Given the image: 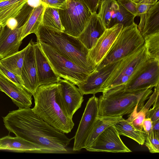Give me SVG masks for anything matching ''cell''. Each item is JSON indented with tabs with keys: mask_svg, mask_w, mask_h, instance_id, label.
<instances>
[{
	"mask_svg": "<svg viewBox=\"0 0 159 159\" xmlns=\"http://www.w3.org/2000/svg\"><path fill=\"white\" fill-rule=\"evenodd\" d=\"M2 118L6 128L16 136L39 145L51 153L71 152L68 147L72 139L44 121L32 108H19Z\"/></svg>",
	"mask_w": 159,
	"mask_h": 159,
	"instance_id": "1",
	"label": "cell"
},
{
	"mask_svg": "<svg viewBox=\"0 0 159 159\" xmlns=\"http://www.w3.org/2000/svg\"><path fill=\"white\" fill-rule=\"evenodd\" d=\"M33 97L34 113L59 131L65 134L71 132L74 123L61 104L58 83L39 86Z\"/></svg>",
	"mask_w": 159,
	"mask_h": 159,
	"instance_id": "2",
	"label": "cell"
},
{
	"mask_svg": "<svg viewBox=\"0 0 159 159\" xmlns=\"http://www.w3.org/2000/svg\"><path fill=\"white\" fill-rule=\"evenodd\" d=\"M37 42L48 44L59 54L91 72L97 66L88 58L89 50L77 37L41 24L35 34Z\"/></svg>",
	"mask_w": 159,
	"mask_h": 159,
	"instance_id": "3",
	"label": "cell"
},
{
	"mask_svg": "<svg viewBox=\"0 0 159 159\" xmlns=\"http://www.w3.org/2000/svg\"><path fill=\"white\" fill-rule=\"evenodd\" d=\"M152 88L125 92L123 88L118 87L103 92L98 98V116H122L129 115L135 109L139 111L152 93Z\"/></svg>",
	"mask_w": 159,
	"mask_h": 159,
	"instance_id": "4",
	"label": "cell"
},
{
	"mask_svg": "<svg viewBox=\"0 0 159 159\" xmlns=\"http://www.w3.org/2000/svg\"><path fill=\"white\" fill-rule=\"evenodd\" d=\"M144 40L134 23L123 27L97 69L117 62L129 56L142 46Z\"/></svg>",
	"mask_w": 159,
	"mask_h": 159,
	"instance_id": "5",
	"label": "cell"
},
{
	"mask_svg": "<svg viewBox=\"0 0 159 159\" xmlns=\"http://www.w3.org/2000/svg\"><path fill=\"white\" fill-rule=\"evenodd\" d=\"M149 58L144 44L134 53L120 60L102 86L101 92L114 88H124Z\"/></svg>",
	"mask_w": 159,
	"mask_h": 159,
	"instance_id": "6",
	"label": "cell"
},
{
	"mask_svg": "<svg viewBox=\"0 0 159 159\" xmlns=\"http://www.w3.org/2000/svg\"><path fill=\"white\" fill-rule=\"evenodd\" d=\"M37 42L53 70L60 78L77 85L92 73L62 56L46 43L41 41Z\"/></svg>",
	"mask_w": 159,
	"mask_h": 159,
	"instance_id": "7",
	"label": "cell"
},
{
	"mask_svg": "<svg viewBox=\"0 0 159 159\" xmlns=\"http://www.w3.org/2000/svg\"><path fill=\"white\" fill-rule=\"evenodd\" d=\"M57 8L64 32L78 37L92 14L89 9L80 0H67Z\"/></svg>",
	"mask_w": 159,
	"mask_h": 159,
	"instance_id": "8",
	"label": "cell"
},
{
	"mask_svg": "<svg viewBox=\"0 0 159 159\" xmlns=\"http://www.w3.org/2000/svg\"><path fill=\"white\" fill-rule=\"evenodd\" d=\"M159 84V60L149 58L124 86L125 92L155 87Z\"/></svg>",
	"mask_w": 159,
	"mask_h": 159,
	"instance_id": "9",
	"label": "cell"
},
{
	"mask_svg": "<svg viewBox=\"0 0 159 159\" xmlns=\"http://www.w3.org/2000/svg\"><path fill=\"white\" fill-rule=\"evenodd\" d=\"M98 98L95 95L88 100L74 138L73 151H80L84 148L85 142L89 136L94 124L98 116Z\"/></svg>",
	"mask_w": 159,
	"mask_h": 159,
	"instance_id": "10",
	"label": "cell"
},
{
	"mask_svg": "<svg viewBox=\"0 0 159 159\" xmlns=\"http://www.w3.org/2000/svg\"><path fill=\"white\" fill-rule=\"evenodd\" d=\"M93 152L113 153L132 152L123 143L113 125L104 130L96 138L91 145L85 149Z\"/></svg>",
	"mask_w": 159,
	"mask_h": 159,
	"instance_id": "11",
	"label": "cell"
},
{
	"mask_svg": "<svg viewBox=\"0 0 159 159\" xmlns=\"http://www.w3.org/2000/svg\"><path fill=\"white\" fill-rule=\"evenodd\" d=\"M34 42L32 39L26 46L20 75L24 88L33 96L39 86L35 58Z\"/></svg>",
	"mask_w": 159,
	"mask_h": 159,
	"instance_id": "12",
	"label": "cell"
},
{
	"mask_svg": "<svg viewBox=\"0 0 159 159\" xmlns=\"http://www.w3.org/2000/svg\"><path fill=\"white\" fill-rule=\"evenodd\" d=\"M123 28L122 25L118 24L107 29L89 51L88 58L97 67L107 53Z\"/></svg>",
	"mask_w": 159,
	"mask_h": 159,
	"instance_id": "13",
	"label": "cell"
},
{
	"mask_svg": "<svg viewBox=\"0 0 159 159\" xmlns=\"http://www.w3.org/2000/svg\"><path fill=\"white\" fill-rule=\"evenodd\" d=\"M59 84V96L63 107L69 116L72 118L84 101L83 95L78 88L68 80L60 78Z\"/></svg>",
	"mask_w": 159,
	"mask_h": 159,
	"instance_id": "14",
	"label": "cell"
},
{
	"mask_svg": "<svg viewBox=\"0 0 159 159\" xmlns=\"http://www.w3.org/2000/svg\"><path fill=\"white\" fill-rule=\"evenodd\" d=\"M119 61L108 64L90 74L86 79L77 86L84 95L101 92V88L113 72Z\"/></svg>",
	"mask_w": 159,
	"mask_h": 159,
	"instance_id": "15",
	"label": "cell"
},
{
	"mask_svg": "<svg viewBox=\"0 0 159 159\" xmlns=\"http://www.w3.org/2000/svg\"><path fill=\"white\" fill-rule=\"evenodd\" d=\"M0 91L4 93L19 108H30L32 95L23 87L0 75Z\"/></svg>",
	"mask_w": 159,
	"mask_h": 159,
	"instance_id": "16",
	"label": "cell"
},
{
	"mask_svg": "<svg viewBox=\"0 0 159 159\" xmlns=\"http://www.w3.org/2000/svg\"><path fill=\"white\" fill-rule=\"evenodd\" d=\"M22 26L11 29L6 25L0 31V59L19 51Z\"/></svg>",
	"mask_w": 159,
	"mask_h": 159,
	"instance_id": "17",
	"label": "cell"
},
{
	"mask_svg": "<svg viewBox=\"0 0 159 159\" xmlns=\"http://www.w3.org/2000/svg\"><path fill=\"white\" fill-rule=\"evenodd\" d=\"M34 47L39 86L57 83L60 78L54 71L38 43Z\"/></svg>",
	"mask_w": 159,
	"mask_h": 159,
	"instance_id": "18",
	"label": "cell"
},
{
	"mask_svg": "<svg viewBox=\"0 0 159 159\" xmlns=\"http://www.w3.org/2000/svg\"><path fill=\"white\" fill-rule=\"evenodd\" d=\"M106 29L97 13L92 14L86 27L77 38L89 50Z\"/></svg>",
	"mask_w": 159,
	"mask_h": 159,
	"instance_id": "19",
	"label": "cell"
},
{
	"mask_svg": "<svg viewBox=\"0 0 159 159\" xmlns=\"http://www.w3.org/2000/svg\"><path fill=\"white\" fill-rule=\"evenodd\" d=\"M0 145L5 150L21 152L51 153L42 147L21 138L9 135L0 139Z\"/></svg>",
	"mask_w": 159,
	"mask_h": 159,
	"instance_id": "20",
	"label": "cell"
},
{
	"mask_svg": "<svg viewBox=\"0 0 159 159\" xmlns=\"http://www.w3.org/2000/svg\"><path fill=\"white\" fill-rule=\"evenodd\" d=\"M138 28L144 39L147 36L159 33V1L152 5L148 12L139 16Z\"/></svg>",
	"mask_w": 159,
	"mask_h": 159,
	"instance_id": "21",
	"label": "cell"
},
{
	"mask_svg": "<svg viewBox=\"0 0 159 159\" xmlns=\"http://www.w3.org/2000/svg\"><path fill=\"white\" fill-rule=\"evenodd\" d=\"M27 1L5 0L0 2V22L2 27L16 16Z\"/></svg>",
	"mask_w": 159,
	"mask_h": 159,
	"instance_id": "22",
	"label": "cell"
},
{
	"mask_svg": "<svg viewBox=\"0 0 159 159\" xmlns=\"http://www.w3.org/2000/svg\"><path fill=\"white\" fill-rule=\"evenodd\" d=\"M123 119L118 117L98 116L85 143L84 148L89 147L98 136L109 126L113 125Z\"/></svg>",
	"mask_w": 159,
	"mask_h": 159,
	"instance_id": "23",
	"label": "cell"
},
{
	"mask_svg": "<svg viewBox=\"0 0 159 159\" xmlns=\"http://www.w3.org/2000/svg\"><path fill=\"white\" fill-rule=\"evenodd\" d=\"M41 3V0H28L16 16L8 20L6 25L11 29L21 27L27 21L34 9Z\"/></svg>",
	"mask_w": 159,
	"mask_h": 159,
	"instance_id": "24",
	"label": "cell"
},
{
	"mask_svg": "<svg viewBox=\"0 0 159 159\" xmlns=\"http://www.w3.org/2000/svg\"><path fill=\"white\" fill-rule=\"evenodd\" d=\"M120 135H124L143 145L145 142V133L143 130L135 128L126 120L123 119L113 125Z\"/></svg>",
	"mask_w": 159,
	"mask_h": 159,
	"instance_id": "25",
	"label": "cell"
},
{
	"mask_svg": "<svg viewBox=\"0 0 159 159\" xmlns=\"http://www.w3.org/2000/svg\"><path fill=\"white\" fill-rule=\"evenodd\" d=\"M46 5L41 3L36 7L25 24L22 26L21 40L32 33L35 34L41 23L42 18Z\"/></svg>",
	"mask_w": 159,
	"mask_h": 159,
	"instance_id": "26",
	"label": "cell"
},
{
	"mask_svg": "<svg viewBox=\"0 0 159 159\" xmlns=\"http://www.w3.org/2000/svg\"><path fill=\"white\" fill-rule=\"evenodd\" d=\"M159 94L158 91L155 89L148 99L147 103L144 105L143 108L139 111L137 109H135L129 114V116L126 120L136 129L143 130L142 124L146 118V113L150 107L153 105Z\"/></svg>",
	"mask_w": 159,
	"mask_h": 159,
	"instance_id": "27",
	"label": "cell"
},
{
	"mask_svg": "<svg viewBox=\"0 0 159 159\" xmlns=\"http://www.w3.org/2000/svg\"><path fill=\"white\" fill-rule=\"evenodd\" d=\"M26 48L27 46L20 51L0 59V63L8 70L20 77Z\"/></svg>",
	"mask_w": 159,
	"mask_h": 159,
	"instance_id": "28",
	"label": "cell"
},
{
	"mask_svg": "<svg viewBox=\"0 0 159 159\" xmlns=\"http://www.w3.org/2000/svg\"><path fill=\"white\" fill-rule=\"evenodd\" d=\"M41 24L64 31L60 20L58 8L46 5L43 12Z\"/></svg>",
	"mask_w": 159,
	"mask_h": 159,
	"instance_id": "29",
	"label": "cell"
},
{
	"mask_svg": "<svg viewBox=\"0 0 159 159\" xmlns=\"http://www.w3.org/2000/svg\"><path fill=\"white\" fill-rule=\"evenodd\" d=\"M119 4V7L112 16L107 28L118 24L122 25L123 27H125L131 25L134 23V20L136 16Z\"/></svg>",
	"mask_w": 159,
	"mask_h": 159,
	"instance_id": "30",
	"label": "cell"
},
{
	"mask_svg": "<svg viewBox=\"0 0 159 159\" xmlns=\"http://www.w3.org/2000/svg\"><path fill=\"white\" fill-rule=\"evenodd\" d=\"M119 7L116 0H103L101 3L97 14L107 29L112 16Z\"/></svg>",
	"mask_w": 159,
	"mask_h": 159,
	"instance_id": "31",
	"label": "cell"
},
{
	"mask_svg": "<svg viewBox=\"0 0 159 159\" xmlns=\"http://www.w3.org/2000/svg\"><path fill=\"white\" fill-rule=\"evenodd\" d=\"M144 40L148 57L159 60V33L148 35Z\"/></svg>",
	"mask_w": 159,
	"mask_h": 159,
	"instance_id": "32",
	"label": "cell"
},
{
	"mask_svg": "<svg viewBox=\"0 0 159 159\" xmlns=\"http://www.w3.org/2000/svg\"><path fill=\"white\" fill-rule=\"evenodd\" d=\"M150 152H159V133L152 130L149 134H146L144 143Z\"/></svg>",
	"mask_w": 159,
	"mask_h": 159,
	"instance_id": "33",
	"label": "cell"
},
{
	"mask_svg": "<svg viewBox=\"0 0 159 159\" xmlns=\"http://www.w3.org/2000/svg\"><path fill=\"white\" fill-rule=\"evenodd\" d=\"M0 75L23 87V82L20 77L8 70L0 63Z\"/></svg>",
	"mask_w": 159,
	"mask_h": 159,
	"instance_id": "34",
	"label": "cell"
},
{
	"mask_svg": "<svg viewBox=\"0 0 159 159\" xmlns=\"http://www.w3.org/2000/svg\"><path fill=\"white\" fill-rule=\"evenodd\" d=\"M152 105V107L147 111L146 118H149L154 122L159 119V96L157 97Z\"/></svg>",
	"mask_w": 159,
	"mask_h": 159,
	"instance_id": "35",
	"label": "cell"
},
{
	"mask_svg": "<svg viewBox=\"0 0 159 159\" xmlns=\"http://www.w3.org/2000/svg\"><path fill=\"white\" fill-rule=\"evenodd\" d=\"M117 1L128 11L135 16H137L136 3L132 0H117Z\"/></svg>",
	"mask_w": 159,
	"mask_h": 159,
	"instance_id": "36",
	"label": "cell"
},
{
	"mask_svg": "<svg viewBox=\"0 0 159 159\" xmlns=\"http://www.w3.org/2000/svg\"><path fill=\"white\" fill-rule=\"evenodd\" d=\"M89 9L92 14L97 13L99 7L100 0H80Z\"/></svg>",
	"mask_w": 159,
	"mask_h": 159,
	"instance_id": "37",
	"label": "cell"
},
{
	"mask_svg": "<svg viewBox=\"0 0 159 159\" xmlns=\"http://www.w3.org/2000/svg\"><path fill=\"white\" fill-rule=\"evenodd\" d=\"M137 16L146 13L152 5L150 4L136 3Z\"/></svg>",
	"mask_w": 159,
	"mask_h": 159,
	"instance_id": "38",
	"label": "cell"
},
{
	"mask_svg": "<svg viewBox=\"0 0 159 159\" xmlns=\"http://www.w3.org/2000/svg\"><path fill=\"white\" fill-rule=\"evenodd\" d=\"M67 0H41L42 3L46 6L58 8Z\"/></svg>",
	"mask_w": 159,
	"mask_h": 159,
	"instance_id": "39",
	"label": "cell"
},
{
	"mask_svg": "<svg viewBox=\"0 0 159 159\" xmlns=\"http://www.w3.org/2000/svg\"><path fill=\"white\" fill-rule=\"evenodd\" d=\"M152 121L149 118H145L143 120L142 126L146 134H149L152 129Z\"/></svg>",
	"mask_w": 159,
	"mask_h": 159,
	"instance_id": "40",
	"label": "cell"
},
{
	"mask_svg": "<svg viewBox=\"0 0 159 159\" xmlns=\"http://www.w3.org/2000/svg\"><path fill=\"white\" fill-rule=\"evenodd\" d=\"M152 129L153 131L159 133V119L153 122Z\"/></svg>",
	"mask_w": 159,
	"mask_h": 159,
	"instance_id": "41",
	"label": "cell"
},
{
	"mask_svg": "<svg viewBox=\"0 0 159 159\" xmlns=\"http://www.w3.org/2000/svg\"><path fill=\"white\" fill-rule=\"evenodd\" d=\"M158 0H151L150 4L153 5L155 4Z\"/></svg>",
	"mask_w": 159,
	"mask_h": 159,
	"instance_id": "42",
	"label": "cell"
},
{
	"mask_svg": "<svg viewBox=\"0 0 159 159\" xmlns=\"http://www.w3.org/2000/svg\"><path fill=\"white\" fill-rule=\"evenodd\" d=\"M151 0H144L142 3H148L150 4Z\"/></svg>",
	"mask_w": 159,
	"mask_h": 159,
	"instance_id": "43",
	"label": "cell"
},
{
	"mask_svg": "<svg viewBox=\"0 0 159 159\" xmlns=\"http://www.w3.org/2000/svg\"><path fill=\"white\" fill-rule=\"evenodd\" d=\"M143 1L144 0H138L137 3H142Z\"/></svg>",
	"mask_w": 159,
	"mask_h": 159,
	"instance_id": "44",
	"label": "cell"
},
{
	"mask_svg": "<svg viewBox=\"0 0 159 159\" xmlns=\"http://www.w3.org/2000/svg\"><path fill=\"white\" fill-rule=\"evenodd\" d=\"M133 2L135 3H137L138 0H132Z\"/></svg>",
	"mask_w": 159,
	"mask_h": 159,
	"instance_id": "45",
	"label": "cell"
},
{
	"mask_svg": "<svg viewBox=\"0 0 159 159\" xmlns=\"http://www.w3.org/2000/svg\"><path fill=\"white\" fill-rule=\"evenodd\" d=\"M103 0H99V6H100V5L101 3V2H102V1Z\"/></svg>",
	"mask_w": 159,
	"mask_h": 159,
	"instance_id": "46",
	"label": "cell"
},
{
	"mask_svg": "<svg viewBox=\"0 0 159 159\" xmlns=\"http://www.w3.org/2000/svg\"><path fill=\"white\" fill-rule=\"evenodd\" d=\"M2 27L1 26H0V31L2 29Z\"/></svg>",
	"mask_w": 159,
	"mask_h": 159,
	"instance_id": "47",
	"label": "cell"
},
{
	"mask_svg": "<svg viewBox=\"0 0 159 159\" xmlns=\"http://www.w3.org/2000/svg\"><path fill=\"white\" fill-rule=\"evenodd\" d=\"M5 0H0V2Z\"/></svg>",
	"mask_w": 159,
	"mask_h": 159,
	"instance_id": "48",
	"label": "cell"
},
{
	"mask_svg": "<svg viewBox=\"0 0 159 159\" xmlns=\"http://www.w3.org/2000/svg\"><path fill=\"white\" fill-rule=\"evenodd\" d=\"M0 26H2V25H1V24L0 22Z\"/></svg>",
	"mask_w": 159,
	"mask_h": 159,
	"instance_id": "49",
	"label": "cell"
}]
</instances>
